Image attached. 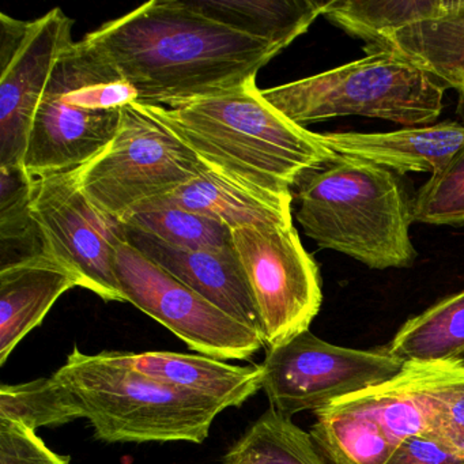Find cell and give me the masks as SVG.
<instances>
[{"label":"cell","instance_id":"obj_1","mask_svg":"<svg viewBox=\"0 0 464 464\" xmlns=\"http://www.w3.org/2000/svg\"><path fill=\"white\" fill-rule=\"evenodd\" d=\"M83 40L134 86L140 104L165 108L256 81L282 53L208 17L189 0H151Z\"/></svg>","mask_w":464,"mask_h":464},{"label":"cell","instance_id":"obj_2","mask_svg":"<svg viewBox=\"0 0 464 464\" xmlns=\"http://www.w3.org/2000/svg\"><path fill=\"white\" fill-rule=\"evenodd\" d=\"M140 105L180 138L200 161L262 191L292 192L304 175L339 157L323 142L322 135L274 110L256 81L180 107Z\"/></svg>","mask_w":464,"mask_h":464},{"label":"cell","instance_id":"obj_3","mask_svg":"<svg viewBox=\"0 0 464 464\" xmlns=\"http://www.w3.org/2000/svg\"><path fill=\"white\" fill-rule=\"evenodd\" d=\"M297 221L320 248L374 270L411 267L412 199L401 175L339 156L295 184Z\"/></svg>","mask_w":464,"mask_h":464},{"label":"cell","instance_id":"obj_4","mask_svg":"<svg viewBox=\"0 0 464 464\" xmlns=\"http://www.w3.org/2000/svg\"><path fill=\"white\" fill-rule=\"evenodd\" d=\"M53 376L66 385L105 442L202 444L225 407L135 371L124 353L74 347Z\"/></svg>","mask_w":464,"mask_h":464},{"label":"cell","instance_id":"obj_5","mask_svg":"<svg viewBox=\"0 0 464 464\" xmlns=\"http://www.w3.org/2000/svg\"><path fill=\"white\" fill-rule=\"evenodd\" d=\"M134 102L137 91L110 62L85 40L72 43L34 113L23 169L34 180L80 169L110 145Z\"/></svg>","mask_w":464,"mask_h":464},{"label":"cell","instance_id":"obj_6","mask_svg":"<svg viewBox=\"0 0 464 464\" xmlns=\"http://www.w3.org/2000/svg\"><path fill=\"white\" fill-rule=\"evenodd\" d=\"M445 86L388 53H368L322 74L266 89V102L297 126L341 116L430 126L444 110Z\"/></svg>","mask_w":464,"mask_h":464},{"label":"cell","instance_id":"obj_7","mask_svg":"<svg viewBox=\"0 0 464 464\" xmlns=\"http://www.w3.org/2000/svg\"><path fill=\"white\" fill-rule=\"evenodd\" d=\"M205 162L138 102L121 110L110 145L75 170L83 194L123 221L145 203L165 197L199 175Z\"/></svg>","mask_w":464,"mask_h":464},{"label":"cell","instance_id":"obj_8","mask_svg":"<svg viewBox=\"0 0 464 464\" xmlns=\"http://www.w3.org/2000/svg\"><path fill=\"white\" fill-rule=\"evenodd\" d=\"M403 361L387 349L358 350L317 338L311 331L267 350L262 388L276 410L292 418L314 411L339 399L377 387L398 376Z\"/></svg>","mask_w":464,"mask_h":464},{"label":"cell","instance_id":"obj_9","mask_svg":"<svg viewBox=\"0 0 464 464\" xmlns=\"http://www.w3.org/2000/svg\"><path fill=\"white\" fill-rule=\"evenodd\" d=\"M267 350L309 331L323 303L322 279L314 256L295 225L232 230Z\"/></svg>","mask_w":464,"mask_h":464},{"label":"cell","instance_id":"obj_10","mask_svg":"<svg viewBox=\"0 0 464 464\" xmlns=\"http://www.w3.org/2000/svg\"><path fill=\"white\" fill-rule=\"evenodd\" d=\"M31 213L45 254L80 279L81 287L104 301L124 303L116 274V246L124 225L88 199L74 172L36 179Z\"/></svg>","mask_w":464,"mask_h":464},{"label":"cell","instance_id":"obj_11","mask_svg":"<svg viewBox=\"0 0 464 464\" xmlns=\"http://www.w3.org/2000/svg\"><path fill=\"white\" fill-rule=\"evenodd\" d=\"M116 274L127 303L200 354L222 361L248 360L265 346L259 334L181 284L126 240L116 246Z\"/></svg>","mask_w":464,"mask_h":464},{"label":"cell","instance_id":"obj_12","mask_svg":"<svg viewBox=\"0 0 464 464\" xmlns=\"http://www.w3.org/2000/svg\"><path fill=\"white\" fill-rule=\"evenodd\" d=\"M74 21L62 9L39 20L0 14V167H21L29 130L53 69L72 44Z\"/></svg>","mask_w":464,"mask_h":464},{"label":"cell","instance_id":"obj_13","mask_svg":"<svg viewBox=\"0 0 464 464\" xmlns=\"http://www.w3.org/2000/svg\"><path fill=\"white\" fill-rule=\"evenodd\" d=\"M124 238L181 284L262 336L251 287L235 246L221 251L179 248L126 225Z\"/></svg>","mask_w":464,"mask_h":464},{"label":"cell","instance_id":"obj_14","mask_svg":"<svg viewBox=\"0 0 464 464\" xmlns=\"http://www.w3.org/2000/svg\"><path fill=\"white\" fill-rule=\"evenodd\" d=\"M323 142L338 156L362 160L398 175L441 172L464 145V123L440 121L392 132H327Z\"/></svg>","mask_w":464,"mask_h":464},{"label":"cell","instance_id":"obj_15","mask_svg":"<svg viewBox=\"0 0 464 464\" xmlns=\"http://www.w3.org/2000/svg\"><path fill=\"white\" fill-rule=\"evenodd\" d=\"M292 202V192L276 194L252 188L205 164L199 175L145 205L176 206L236 230L293 225Z\"/></svg>","mask_w":464,"mask_h":464},{"label":"cell","instance_id":"obj_16","mask_svg":"<svg viewBox=\"0 0 464 464\" xmlns=\"http://www.w3.org/2000/svg\"><path fill=\"white\" fill-rule=\"evenodd\" d=\"M80 279L50 255L0 268V365Z\"/></svg>","mask_w":464,"mask_h":464},{"label":"cell","instance_id":"obj_17","mask_svg":"<svg viewBox=\"0 0 464 464\" xmlns=\"http://www.w3.org/2000/svg\"><path fill=\"white\" fill-rule=\"evenodd\" d=\"M140 373L222 404L240 407L262 388L260 365H229L208 355L170 352L124 353Z\"/></svg>","mask_w":464,"mask_h":464},{"label":"cell","instance_id":"obj_18","mask_svg":"<svg viewBox=\"0 0 464 464\" xmlns=\"http://www.w3.org/2000/svg\"><path fill=\"white\" fill-rule=\"evenodd\" d=\"M445 362H406L390 382L339 401L371 415L398 445L407 437L429 433L433 393Z\"/></svg>","mask_w":464,"mask_h":464},{"label":"cell","instance_id":"obj_19","mask_svg":"<svg viewBox=\"0 0 464 464\" xmlns=\"http://www.w3.org/2000/svg\"><path fill=\"white\" fill-rule=\"evenodd\" d=\"M366 53L399 56L436 78L445 88L464 93V0H453L444 14L428 18L382 39Z\"/></svg>","mask_w":464,"mask_h":464},{"label":"cell","instance_id":"obj_20","mask_svg":"<svg viewBox=\"0 0 464 464\" xmlns=\"http://www.w3.org/2000/svg\"><path fill=\"white\" fill-rule=\"evenodd\" d=\"M192 7L225 25L284 51L323 15L322 0H189Z\"/></svg>","mask_w":464,"mask_h":464},{"label":"cell","instance_id":"obj_21","mask_svg":"<svg viewBox=\"0 0 464 464\" xmlns=\"http://www.w3.org/2000/svg\"><path fill=\"white\" fill-rule=\"evenodd\" d=\"M309 433L328 464H385L396 448L374 418L339 401L316 412Z\"/></svg>","mask_w":464,"mask_h":464},{"label":"cell","instance_id":"obj_22","mask_svg":"<svg viewBox=\"0 0 464 464\" xmlns=\"http://www.w3.org/2000/svg\"><path fill=\"white\" fill-rule=\"evenodd\" d=\"M385 349L404 363L464 358V290L407 320Z\"/></svg>","mask_w":464,"mask_h":464},{"label":"cell","instance_id":"obj_23","mask_svg":"<svg viewBox=\"0 0 464 464\" xmlns=\"http://www.w3.org/2000/svg\"><path fill=\"white\" fill-rule=\"evenodd\" d=\"M453 0H330L324 15L331 24L366 43L379 44L382 39L412 24L444 14Z\"/></svg>","mask_w":464,"mask_h":464},{"label":"cell","instance_id":"obj_24","mask_svg":"<svg viewBox=\"0 0 464 464\" xmlns=\"http://www.w3.org/2000/svg\"><path fill=\"white\" fill-rule=\"evenodd\" d=\"M34 180L21 167H0V268L47 255L31 213Z\"/></svg>","mask_w":464,"mask_h":464},{"label":"cell","instance_id":"obj_25","mask_svg":"<svg viewBox=\"0 0 464 464\" xmlns=\"http://www.w3.org/2000/svg\"><path fill=\"white\" fill-rule=\"evenodd\" d=\"M121 222L179 248L208 251L233 248L229 227L216 219L176 206H140Z\"/></svg>","mask_w":464,"mask_h":464},{"label":"cell","instance_id":"obj_26","mask_svg":"<svg viewBox=\"0 0 464 464\" xmlns=\"http://www.w3.org/2000/svg\"><path fill=\"white\" fill-rule=\"evenodd\" d=\"M83 418L72 391L55 376L0 388V420H13L36 431Z\"/></svg>","mask_w":464,"mask_h":464},{"label":"cell","instance_id":"obj_27","mask_svg":"<svg viewBox=\"0 0 464 464\" xmlns=\"http://www.w3.org/2000/svg\"><path fill=\"white\" fill-rule=\"evenodd\" d=\"M235 447L255 464H328L311 433L273 409L255 420Z\"/></svg>","mask_w":464,"mask_h":464},{"label":"cell","instance_id":"obj_28","mask_svg":"<svg viewBox=\"0 0 464 464\" xmlns=\"http://www.w3.org/2000/svg\"><path fill=\"white\" fill-rule=\"evenodd\" d=\"M458 112L464 123V93L459 94ZM415 222L429 225H464V145L450 164L430 176L412 198Z\"/></svg>","mask_w":464,"mask_h":464},{"label":"cell","instance_id":"obj_29","mask_svg":"<svg viewBox=\"0 0 464 464\" xmlns=\"http://www.w3.org/2000/svg\"><path fill=\"white\" fill-rule=\"evenodd\" d=\"M429 433L464 455V358L445 363L433 393Z\"/></svg>","mask_w":464,"mask_h":464},{"label":"cell","instance_id":"obj_30","mask_svg":"<svg viewBox=\"0 0 464 464\" xmlns=\"http://www.w3.org/2000/svg\"><path fill=\"white\" fill-rule=\"evenodd\" d=\"M0 464H70V458L50 450L32 429L0 420Z\"/></svg>","mask_w":464,"mask_h":464},{"label":"cell","instance_id":"obj_31","mask_svg":"<svg viewBox=\"0 0 464 464\" xmlns=\"http://www.w3.org/2000/svg\"><path fill=\"white\" fill-rule=\"evenodd\" d=\"M385 464H464V455L430 433L399 442Z\"/></svg>","mask_w":464,"mask_h":464},{"label":"cell","instance_id":"obj_32","mask_svg":"<svg viewBox=\"0 0 464 464\" xmlns=\"http://www.w3.org/2000/svg\"><path fill=\"white\" fill-rule=\"evenodd\" d=\"M225 464H255V461L246 453L233 447L225 458Z\"/></svg>","mask_w":464,"mask_h":464}]
</instances>
